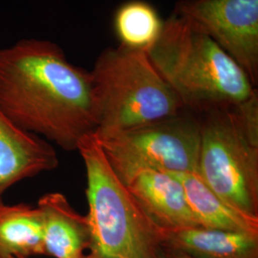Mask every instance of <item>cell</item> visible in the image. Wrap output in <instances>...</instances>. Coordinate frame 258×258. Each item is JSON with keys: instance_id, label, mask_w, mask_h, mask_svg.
<instances>
[{"instance_id": "obj_8", "label": "cell", "mask_w": 258, "mask_h": 258, "mask_svg": "<svg viewBox=\"0 0 258 258\" xmlns=\"http://www.w3.org/2000/svg\"><path fill=\"white\" fill-rule=\"evenodd\" d=\"M57 166L54 147L18 127L0 108V204L13 185Z\"/></svg>"}, {"instance_id": "obj_9", "label": "cell", "mask_w": 258, "mask_h": 258, "mask_svg": "<svg viewBox=\"0 0 258 258\" xmlns=\"http://www.w3.org/2000/svg\"><path fill=\"white\" fill-rule=\"evenodd\" d=\"M127 187L143 212L161 231L199 227L183 185L171 173L145 171L135 176Z\"/></svg>"}, {"instance_id": "obj_15", "label": "cell", "mask_w": 258, "mask_h": 258, "mask_svg": "<svg viewBox=\"0 0 258 258\" xmlns=\"http://www.w3.org/2000/svg\"><path fill=\"white\" fill-rule=\"evenodd\" d=\"M162 258H191L187 256L183 252L176 251V250H171V249H164L163 248V253H162Z\"/></svg>"}, {"instance_id": "obj_6", "label": "cell", "mask_w": 258, "mask_h": 258, "mask_svg": "<svg viewBox=\"0 0 258 258\" xmlns=\"http://www.w3.org/2000/svg\"><path fill=\"white\" fill-rule=\"evenodd\" d=\"M98 142L113 171L125 185L145 171L198 172L200 120L190 111L184 109L175 116Z\"/></svg>"}, {"instance_id": "obj_5", "label": "cell", "mask_w": 258, "mask_h": 258, "mask_svg": "<svg viewBox=\"0 0 258 258\" xmlns=\"http://www.w3.org/2000/svg\"><path fill=\"white\" fill-rule=\"evenodd\" d=\"M198 117L197 174L224 201L258 217V95Z\"/></svg>"}, {"instance_id": "obj_13", "label": "cell", "mask_w": 258, "mask_h": 258, "mask_svg": "<svg viewBox=\"0 0 258 258\" xmlns=\"http://www.w3.org/2000/svg\"><path fill=\"white\" fill-rule=\"evenodd\" d=\"M44 255L42 216L27 204H0V258Z\"/></svg>"}, {"instance_id": "obj_10", "label": "cell", "mask_w": 258, "mask_h": 258, "mask_svg": "<svg viewBox=\"0 0 258 258\" xmlns=\"http://www.w3.org/2000/svg\"><path fill=\"white\" fill-rule=\"evenodd\" d=\"M37 207L42 216L44 255L83 258L89 243L87 216L77 212L60 192L44 194Z\"/></svg>"}, {"instance_id": "obj_3", "label": "cell", "mask_w": 258, "mask_h": 258, "mask_svg": "<svg viewBox=\"0 0 258 258\" xmlns=\"http://www.w3.org/2000/svg\"><path fill=\"white\" fill-rule=\"evenodd\" d=\"M86 171L89 243L83 258H162L163 231L140 208L94 135L78 149Z\"/></svg>"}, {"instance_id": "obj_11", "label": "cell", "mask_w": 258, "mask_h": 258, "mask_svg": "<svg viewBox=\"0 0 258 258\" xmlns=\"http://www.w3.org/2000/svg\"><path fill=\"white\" fill-rule=\"evenodd\" d=\"M163 248L191 258H258V233L202 227L163 231Z\"/></svg>"}, {"instance_id": "obj_4", "label": "cell", "mask_w": 258, "mask_h": 258, "mask_svg": "<svg viewBox=\"0 0 258 258\" xmlns=\"http://www.w3.org/2000/svg\"><path fill=\"white\" fill-rule=\"evenodd\" d=\"M90 75L97 119L93 135L98 141L184 109L147 52L107 48L97 57Z\"/></svg>"}, {"instance_id": "obj_12", "label": "cell", "mask_w": 258, "mask_h": 258, "mask_svg": "<svg viewBox=\"0 0 258 258\" xmlns=\"http://www.w3.org/2000/svg\"><path fill=\"white\" fill-rule=\"evenodd\" d=\"M183 185L199 227L258 233V217L240 212L224 201L195 172H170Z\"/></svg>"}, {"instance_id": "obj_7", "label": "cell", "mask_w": 258, "mask_h": 258, "mask_svg": "<svg viewBox=\"0 0 258 258\" xmlns=\"http://www.w3.org/2000/svg\"><path fill=\"white\" fill-rule=\"evenodd\" d=\"M173 13L211 37L258 83V0H178Z\"/></svg>"}, {"instance_id": "obj_14", "label": "cell", "mask_w": 258, "mask_h": 258, "mask_svg": "<svg viewBox=\"0 0 258 258\" xmlns=\"http://www.w3.org/2000/svg\"><path fill=\"white\" fill-rule=\"evenodd\" d=\"M165 20L158 11L144 0H129L116 10L113 29L119 46L147 52L156 44Z\"/></svg>"}, {"instance_id": "obj_1", "label": "cell", "mask_w": 258, "mask_h": 258, "mask_svg": "<svg viewBox=\"0 0 258 258\" xmlns=\"http://www.w3.org/2000/svg\"><path fill=\"white\" fill-rule=\"evenodd\" d=\"M0 108L19 128L67 151L97 127L90 71L46 39L0 49Z\"/></svg>"}, {"instance_id": "obj_2", "label": "cell", "mask_w": 258, "mask_h": 258, "mask_svg": "<svg viewBox=\"0 0 258 258\" xmlns=\"http://www.w3.org/2000/svg\"><path fill=\"white\" fill-rule=\"evenodd\" d=\"M148 55L184 109L196 115L258 95L248 75L221 47L174 13Z\"/></svg>"}]
</instances>
